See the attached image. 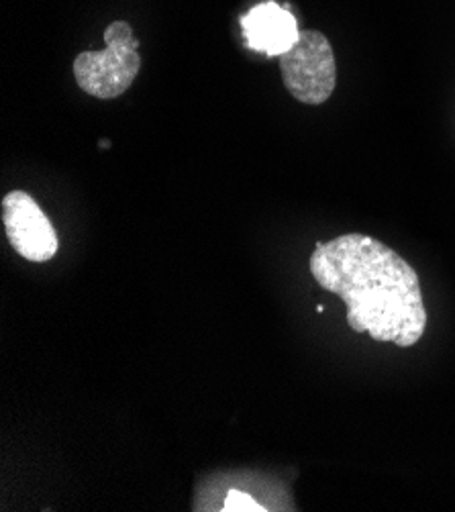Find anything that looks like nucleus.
<instances>
[{
	"label": "nucleus",
	"instance_id": "f257e3e1",
	"mask_svg": "<svg viewBox=\"0 0 455 512\" xmlns=\"http://www.w3.org/2000/svg\"><path fill=\"white\" fill-rule=\"evenodd\" d=\"M317 284L347 304V323L374 341L413 347L427 327L417 270L364 233H345L317 243L309 262Z\"/></svg>",
	"mask_w": 455,
	"mask_h": 512
},
{
	"label": "nucleus",
	"instance_id": "f03ea898",
	"mask_svg": "<svg viewBox=\"0 0 455 512\" xmlns=\"http://www.w3.org/2000/svg\"><path fill=\"white\" fill-rule=\"evenodd\" d=\"M103 51H84L74 60V76L86 94L111 100L125 94L141 68L139 41L127 21H115L105 31Z\"/></svg>",
	"mask_w": 455,
	"mask_h": 512
},
{
	"label": "nucleus",
	"instance_id": "7ed1b4c3",
	"mask_svg": "<svg viewBox=\"0 0 455 512\" xmlns=\"http://www.w3.org/2000/svg\"><path fill=\"white\" fill-rule=\"evenodd\" d=\"M286 90L305 105H323L335 90L337 64L329 39L315 29L300 31L298 41L280 56Z\"/></svg>",
	"mask_w": 455,
	"mask_h": 512
},
{
	"label": "nucleus",
	"instance_id": "20e7f679",
	"mask_svg": "<svg viewBox=\"0 0 455 512\" xmlns=\"http://www.w3.org/2000/svg\"><path fill=\"white\" fill-rule=\"evenodd\" d=\"M3 225L21 258L43 264L58 253V233L31 194L13 190L3 198Z\"/></svg>",
	"mask_w": 455,
	"mask_h": 512
},
{
	"label": "nucleus",
	"instance_id": "39448f33",
	"mask_svg": "<svg viewBox=\"0 0 455 512\" xmlns=\"http://www.w3.org/2000/svg\"><path fill=\"white\" fill-rule=\"evenodd\" d=\"M239 23L245 47L270 58L286 54L300 35L294 15L272 0L251 9Z\"/></svg>",
	"mask_w": 455,
	"mask_h": 512
},
{
	"label": "nucleus",
	"instance_id": "423d86ee",
	"mask_svg": "<svg viewBox=\"0 0 455 512\" xmlns=\"http://www.w3.org/2000/svg\"><path fill=\"white\" fill-rule=\"evenodd\" d=\"M221 510L223 512H266L268 508H264L256 498H251L247 492L233 488L227 492Z\"/></svg>",
	"mask_w": 455,
	"mask_h": 512
}]
</instances>
